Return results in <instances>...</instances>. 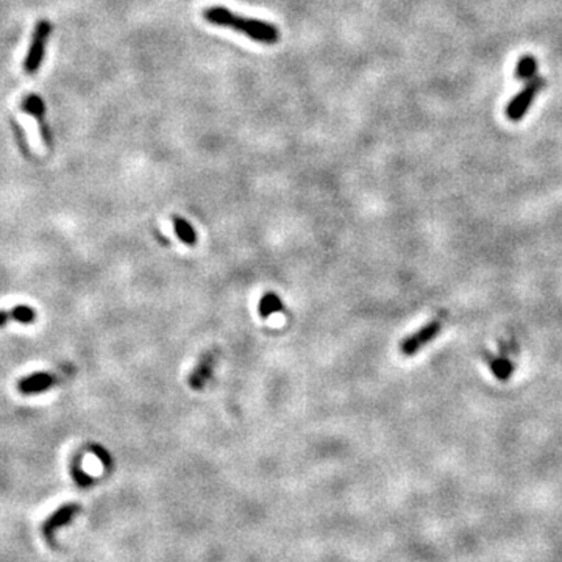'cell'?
Returning a JSON list of instances; mask_svg holds the SVG:
<instances>
[{
  "mask_svg": "<svg viewBox=\"0 0 562 562\" xmlns=\"http://www.w3.org/2000/svg\"><path fill=\"white\" fill-rule=\"evenodd\" d=\"M202 16L205 21L212 23V26L232 28L259 44L275 45L280 41V30L274 23L253 18H244V16L236 14L225 6H208L205 8Z\"/></svg>",
  "mask_w": 562,
  "mask_h": 562,
  "instance_id": "6da1fadb",
  "label": "cell"
},
{
  "mask_svg": "<svg viewBox=\"0 0 562 562\" xmlns=\"http://www.w3.org/2000/svg\"><path fill=\"white\" fill-rule=\"evenodd\" d=\"M52 31H53L52 22L44 21V19L36 22L33 35H31V39H30L28 52L26 55V58H23V65H22L23 72H27L28 75H33L38 72L39 67H41L44 55H45V47H47V43H49Z\"/></svg>",
  "mask_w": 562,
  "mask_h": 562,
  "instance_id": "7a4b0ae2",
  "label": "cell"
},
{
  "mask_svg": "<svg viewBox=\"0 0 562 562\" xmlns=\"http://www.w3.org/2000/svg\"><path fill=\"white\" fill-rule=\"evenodd\" d=\"M441 330H442V319L441 318H436V319L430 320L428 323H425V325L418 328L416 333L409 335L401 340L400 353L403 356L417 355L423 347H426L438 337Z\"/></svg>",
  "mask_w": 562,
  "mask_h": 562,
  "instance_id": "3957f363",
  "label": "cell"
},
{
  "mask_svg": "<svg viewBox=\"0 0 562 562\" xmlns=\"http://www.w3.org/2000/svg\"><path fill=\"white\" fill-rule=\"evenodd\" d=\"M544 86H545V80L542 77H534L531 82H528L525 88L509 102L508 108H506V116H508L511 121H520V119L526 114L529 107L533 104L534 97L542 91Z\"/></svg>",
  "mask_w": 562,
  "mask_h": 562,
  "instance_id": "277c9868",
  "label": "cell"
},
{
  "mask_svg": "<svg viewBox=\"0 0 562 562\" xmlns=\"http://www.w3.org/2000/svg\"><path fill=\"white\" fill-rule=\"evenodd\" d=\"M21 108H22L23 113L35 119L36 124H38V129H39V134H41V138H43V142H44L47 148H52L53 147L52 130H50V126L47 125L44 100L39 97L38 94H28V96H26V97L22 99Z\"/></svg>",
  "mask_w": 562,
  "mask_h": 562,
  "instance_id": "5b68a950",
  "label": "cell"
},
{
  "mask_svg": "<svg viewBox=\"0 0 562 562\" xmlns=\"http://www.w3.org/2000/svg\"><path fill=\"white\" fill-rule=\"evenodd\" d=\"M217 358H219V350H208L200 356L199 361L195 364V367L193 369L188 378V384L193 391L205 389V386H207V383L212 377V372H215Z\"/></svg>",
  "mask_w": 562,
  "mask_h": 562,
  "instance_id": "8992f818",
  "label": "cell"
},
{
  "mask_svg": "<svg viewBox=\"0 0 562 562\" xmlns=\"http://www.w3.org/2000/svg\"><path fill=\"white\" fill-rule=\"evenodd\" d=\"M78 511H80V506L75 504V503L63 504L61 508H58L57 511H55L52 516L44 522V525H43V533L45 536V539L53 544L55 531H57L58 528L67 525L69 522L77 516Z\"/></svg>",
  "mask_w": 562,
  "mask_h": 562,
  "instance_id": "52a82bcc",
  "label": "cell"
},
{
  "mask_svg": "<svg viewBox=\"0 0 562 562\" xmlns=\"http://www.w3.org/2000/svg\"><path fill=\"white\" fill-rule=\"evenodd\" d=\"M58 379H60L58 374L39 372V374H33L27 378H22L18 384V389L21 394H26V395L39 394V392L50 389V387L57 383Z\"/></svg>",
  "mask_w": 562,
  "mask_h": 562,
  "instance_id": "ba28073f",
  "label": "cell"
},
{
  "mask_svg": "<svg viewBox=\"0 0 562 562\" xmlns=\"http://www.w3.org/2000/svg\"><path fill=\"white\" fill-rule=\"evenodd\" d=\"M35 319H36L35 310L26 305H19L11 308V310L0 311V327H4L5 323H8L10 320H16L21 323H31L35 322Z\"/></svg>",
  "mask_w": 562,
  "mask_h": 562,
  "instance_id": "9c48e42d",
  "label": "cell"
},
{
  "mask_svg": "<svg viewBox=\"0 0 562 562\" xmlns=\"http://www.w3.org/2000/svg\"><path fill=\"white\" fill-rule=\"evenodd\" d=\"M486 360L489 362V367L492 370V374L497 379H500V382H508V379L512 377L514 374V364L508 360L504 358V356H494V355H487Z\"/></svg>",
  "mask_w": 562,
  "mask_h": 562,
  "instance_id": "30bf717a",
  "label": "cell"
},
{
  "mask_svg": "<svg viewBox=\"0 0 562 562\" xmlns=\"http://www.w3.org/2000/svg\"><path fill=\"white\" fill-rule=\"evenodd\" d=\"M284 310L281 298L275 294V292H266V294L261 297L258 303V313L263 319L271 318V315L280 313Z\"/></svg>",
  "mask_w": 562,
  "mask_h": 562,
  "instance_id": "8fae6325",
  "label": "cell"
},
{
  "mask_svg": "<svg viewBox=\"0 0 562 562\" xmlns=\"http://www.w3.org/2000/svg\"><path fill=\"white\" fill-rule=\"evenodd\" d=\"M172 225L173 232L178 236V239L186 245H195L197 244V233L193 225L188 222L186 219L180 216H172Z\"/></svg>",
  "mask_w": 562,
  "mask_h": 562,
  "instance_id": "7c38bea8",
  "label": "cell"
},
{
  "mask_svg": "<svg viewBox=\"0 0 562 562\" xmlns=\"http://www.w3.org/2000/svg\"><path fill=\"white\" fill-rule=\"evenodd\" d=\"M516 72H517V78H520V80H533L537 72V61L531 57V55H526V57L519 61Z\"/></svg>",
  "mask_w": 562,
  "mask_h": 562,
  "instance_id": "4fadbf2b",
  "label": "cell"
},
{
  "mask_svg": "<svg viewBox=\"0 0 562 562\" xmlns=\"http://www.w3.org/2000/svg\"><path fill=\"white\" fill-rule=\"evenodd\" d=\"M72 477H74V480L77 481V485H78V486H82V487H88V486H91V485H92V481H94L88 473H86L85 470H82V467H80V464H78V461H77V464H74Z\"/></svg>",
  "mask_w": 562,
  "mask_h": 562,
  "instance_id": "5bb4252c",
  "label": "cell"
},
{
  "mask_svg": "<svg viewBox=\"0 0 562 562\" xmlns=\"http://www.w3.org/2000/svg\"><path fill=\"white\" fill-rule=\"evenodd\" d=\"M91 451L100 459V463L104 464L105 469H112V465H113V458H112V455H109L104 447H100V445H92V447H91Z\"/></svg>",
  "mask_w": 562,
  "mask_h": 562,
  "instance_id": "9a60e30c",
  "label": "cell"
}]
</instances>
